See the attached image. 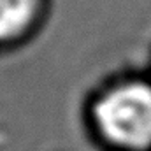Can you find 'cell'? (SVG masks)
Listing matches in <instances>:
<instances>
[{
	"label": "cell",
	"mask_w": 151,
	"mask_h": 151,
	"mask_svg": "<svg viewBox=\"0 0 151 151\" xmlns=\"http://www.w3.org/2000/svg\"><path fill=\"white\" fill-rule=\"evenodd\" d=\"M93 116L102 135L125 150L151 148V84L127 83L104 93Z\"/></svg>",
	"instance_id": "6da1fadb"
},
{
	"label": "cell",
	"mask_w": 151,
	"mask_h": 151,
	"mask_svg": "<svg viewBox=\"0 0 151 151\" xmlns=\"http://www.w3.org/2000/svg\"><path fill=\"white\" fill-rule=\"evenodd\" d=\"M37 0H0V40L18 37L35 16Z\"/></svg>",
	"instance_id": "7a4b0ae2"
}]
</instances>
